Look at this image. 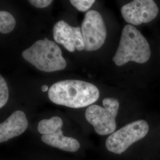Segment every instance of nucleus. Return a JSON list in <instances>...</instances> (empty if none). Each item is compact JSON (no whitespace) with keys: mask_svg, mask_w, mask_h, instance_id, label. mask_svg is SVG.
<instances>
[{"mask_svg":"<svg viewBox=\"0 0 160 160\" xmlns=\"http://www.w3.org/2000/svg\"><path fill=\"white\" fill-rule=\"evenodd\" d=\"M63 121L58 116H53L49 119L40 120L38 123V131L40 134L50 135L62 129Z\"/></svg>","mask_w":160,"mask_h":160,"instance_id":"obj_11","label":"nucleus"},{"mask_svg":"<svg viewBox=\"0 0 160 160\" xmlns=\"http://www.w3.org/2000/svg\"><path fill=\"white\" fill-rule=\"evenodd\" d=\"M56 42L64 46L70 52L84 49V43L80 27H72L63 20L56 23L53 29Z\"/></svg>","mask_w":160,"mask_h":160,"instance_id":"obj_8","label":"nucleus"},{"mask_svg":"<svg viewBox=\"0 0 160 160\" xmlns=\"http://www.w3.org/2000/svg\"><path fill=\"white\" fill-rule=\"evenodd\" d=\"M16 20L9 12H0V32L7 34L15 28Z\"/></svg>","mask_w":160,"mask_h":160,"instance_id":"obj_12","label":"nucleus"},{"mask_svg":"<svg viewBox=\"0 0 160 160\" xmlns=\"http://www.w3.org/2000/svg\"><path fill=\"white\" fill-rule=\"evenodd\" d=\"M41 89H42V91L43 92H48V91H49V90L48 86H46V85H43V86H42Z\"/></svg>","mask_w":160,"mask_h":160,"instance_id":"obj_16","label":"nucleus"},{"mask_svg":"<svg viewBox=\"0 0 160 160\" xmlns=\"http://www.w3.org/2000/svg\"><path fill=\"white\" fill-rule=\"evenodd\" d=\"M8 100V88L6 80L0 76V108L6 105Z\"/></svg>","mask_w":160,"mask_h":160,"instance_id":"obj_13","label":"nucleus"},{"mask_svg":"<svg viewBox=\"0 0 160 160\" xmlns=\"http://www.w3.org/2000/svg\"><path fill=\"white\" fill-rule=\"evenodd\" d=\"M41 140L47 145L68 152H76L80 149L79 142L73 138L65 137L62 129L52 134L42 135Z\"/></svg>","mask_w":160,"mask_h":160,"instance_id":"obj_10","label":"nucleus"},{"mask_svg":"<svg viewBox=\"0 0 160 160\" xmlns=\"http://www.w3.org/2000/svg\"><path fill=\"white\" fill-rule=\"evenodd\" d=\"M29 2L37 8H45L49 6L52 2V0H30Z\"/></svg>","mask_w":160,"mask_h":160,"instance_id":"obj_15","label":"nucleus"},{"mask_svg":"<svg viewBox=\"0 0 160 160\" xmlns=\"http://www.w3.org/2000/svg\"><path fill=\"white\" fill-rule=\"evenodd\" d=\"M103 105V107L96 104L89 106L86 110L85 116L97 134L108 135L112 134L116 130V118L119 102L114 98H105Z\"/></svg>","mask_w":160,"mask_h":160,"instance_id":"obj_4","label":"nucleus"},{"mask_svg":"<svg viewBox=\"0 0 160 160\" xmlns=\"http://www.w3.org/2000/svg\"><path fill=\"white\" fill-rule=\"evenodd\" d=\"M158 11V7L153 0H135L121 8L124 20L135 26L151 22L157 17Z\"/></svg>","mask_w":160,"mask_h":160,"instance_id":"obj_7","label":"nucleus"},{"mask_svg":"<svg viewBox=\"0 0 160 160\" xmlns=\"http://www.w3.org/2000/svg\"><path fill=\"white\" fill-rule=\"evenodd\" d=\"M100 96L97 87L77 80H63L53 84L48 91L49 98L56 104L81 108L95 103Z\"/></svg>","mask_w":160,"mask_h":160,"instance_id":"obj_1","label":"nucleus"},{"mask_svg":"<svg viewBox=\"0 0 160 160\" xmlns=\"http://www.w3.org/2000/svg\"><path fill=\"white\" fill-rule=\"evenodd\" d=\"M151 56L148 41L135 26L126 25L123 29L119 45L113 57L117 66H122L129 61L147 62Z\"/></svg>","mask_w":160,"mask_h":160,"instance_id":"obj_2","label":"nucleus"},{"mask_svg":"<svg viewBox=\"0 0 160 160\" xmlns=\"http://www.w3.org/2000/svg\"><path fill=\"white\" fill-rule=\"evenodd\" d=\"M22 57L38 69L46 72L62 70L67 67L60 48L47 38L36 41L22 52Z\"/></svg>","mask_w":160,"mask_h":160,"instance_id":"obj_3","label":"nucleus"},{"mask_svg":"<svg viewBox=\"0 0 160 160\" xmlns=\"http://www.w3.org/2000/svg\"><path fill=\"white\" fill-rule=\"evenodd\" d=\"M149 131L148 123L144 120L133 122L111 134L106 141L108 150L121 154L133 143L145 137Z\"/></svg>","mask_w":160,"mask_h":160,"instance_id":"obj_5","label":"nucleus"},{"mask_svg":"<svg viewBox=\"0 0 160 160\" xmlns=\"http://www.w3.org/2000/svg\"><path fill=\"white\" fill-rule=\"evenodd\" d=\"M28 126V121L25 113L21 110L15 111L0 125V142L20 135Z\"/></svg>","mask_w":160,"mask_h":160,"instance_id":"obj_9","label":"nucleus"},{"mask_svg":"<svg viewBox=\"0 0 160 160\" xmlns=\"http://www.w3.org/2000/svg\"><path fill=\"white\" fill-rule=\"evenodd\" d=\"M71 4L81 12L88 11L95 2L94 0H71Z\"/></svg>","mask_w":160,"mask_h":160,"instance_id":"obj_14","label":"nucleus"},{"mask_svg":"<svg viewBox=\"0 0 160 160\" xmlns=\"http://www.w3.org/2000/svg\"><path fill=\"white\" fill-rule=\"evenodd\" d=\"M81 32L87 51H94L103 46L107 30L102 16L96 10L86 12L81 24Z\"/></svg>","mask_w":160,"mask_h":160,"instance_id":"obj_6","label":"nucleus"}]
</instances>
